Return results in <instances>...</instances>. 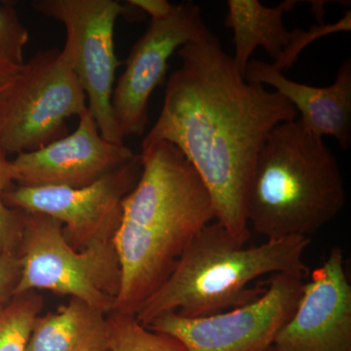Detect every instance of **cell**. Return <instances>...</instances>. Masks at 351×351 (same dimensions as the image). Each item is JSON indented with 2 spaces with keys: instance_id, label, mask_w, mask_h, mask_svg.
<instances>
[{
  "instance_id": "obj_1",
  "label": "cell",
  "mask_w": 351,
  "mask_h": 351,
  "mask_svg": "<svg viewBox=\"0 0 351 351\" xmlns=\"http://www.w3.org/2000/svg\"><path fill=\"white\" fill-rule=\"evenodd\" d=\"M178 55L181 66L142 147L176 145L209 191L216 221L247 243L245 206L256 160L272 129L295 120L297 110L276 91L246 82L211 31Z\"/></svg>"
},
{
  "instance_id": "obj_2",
  "label": "cell",
  "mask_w": 351,
  "mask_h": 351,
  "mask_svg": "<svg viewBox=\"0 0 351 351\" xmlns=\"http://www.w3.org/2000/svg\"><path fill=\"white\" fill-rule=\"evenodd\" d=\"M140 156L142 172L124 198L113 239L121 282L112 311L129 315L165 282L186 247L216 219L209 191L176 145L156 143L142 147Z\"/></svg>"
},
{
  "instance_id": "obj_3",
  "label": "cell",
  "mask_w": 351,
  "mask_h": 351,
  "mask_svg": "<svg viewBox=\"0 0 351 351\" xmlns=\"http://www.w3.org/2000/svg\"><path fill=\"white\" fill-rule=\"evenodd\" d=\"M311 239H270L247 247L219 223H210L193 239L165 282L140 307L136 319L147 327L162 314L206 317L255 301L265 288L251 287L267 274L306 278L304 254Z\"/></svg>"
},
{
  "instance_id": "obj_4",
  "label": "cell",
  "mask_w": 351,
  "mask_h": 351,
  "mask_svg": "<svg viewBox=\"0 0 351 351\" xmlns=\"http://www.w3.org/2000/svg\"><path fill=\"white\" fill-rule=\"evenodd\" d=\"M346 204L343 176L323 138L290 120L274 127L247 191V223L267 240L319 232Z\"/></svg>"
},
{
  "instance_id": "obj_5",
  "label": "cell",
  "mask_w": 351,
  "mask_h": 351,
  "mask_svg": "<svg viewBox=\"0 0 351 351\" xmlns=\"http://www.w3.org/2000/svg\"><path fill=\"white\" fill-rule=\"evenodd\" d=\"M18 256L21 274L13 295L48 290L112 313L121 282L113 242L78 252L66 242L56 219L24 213Z\"/></svg>"
},
{
  "instance_id": "obj_6",
  "label": "cell",
  "mask_w": 351,
  "mask_h": 351,
  "mask_svg": "<svg viewBox=\"0 0 351 351\" xmlns=\"http://www.w3.org/2000/svg\"><path fill=\"white\" fill-rule=\"evenodd\" d=\"M88 110L86 95L62 50L39 51L0 95V147L36 151L68 135L66 119Z\"/></svg>"
},
{
  "instance_id": "obj_7",
  "label": "cell",
  "mask_w": 351,
  "mask_h": 351,
  "mask_svg": "<svg viewBox=\"0 0 351 351\" xmlns=\"http://www.w3.org/2000/svg\"><path fill=\"white\" fill-rule=\"evenodd\" d=\"M32 7L64 25L62 52L84 90L88 110L106 140L124 143L113 117L112 98L120 64L114 27L120 16L125 15V7L115 0H34Z\"/></svg>"
},
{
  "instance_id": "obj_8",
  "label": "cell",
  "mask_w": 351,
  "mask_h": 351,
  "mask_svg": "<svg viewBox=\"0 0 351 351\" xmlns=\"http://www.w3.org/2000/svg\"><path fill=\"white\" fill-rule=\"evenodd\" d=\"M304 284L295 274H272L265 292L244 306L206 317L165 313L147 328L178 339L186 351H265L294 313Z\"/></svg>"
},
{
  "instance_id": "obj_9",
  "label": "cell",
  "mask_w": 351,
  "mask_h": 351,
  "mask_svg": "<svg viewBox=\"0 0 351 351\" xmlns=\"http://www.w3.org/2000/svg\"><path fill=\"white\" fill-rule=\"evenodd\" d=\"M141 172L142 159L137 154L130 162L84 188L18 186L4 193V202L23 213L56 219L66 242L82 252L113 242L121 221L122 203Z\"/></svg>"
},
{
  "instance_id": "obj_10",
  "label": "cell",
  "mask_w": 351,
  "mask_h": 351,
  "mask_svg": "<svg viewBox=\"0 0 351 351\" xmlns=\"http://www.w3.org/2000/svg\"><path fill=\"white\" fill-rule=\"evenodd\" d=\"M209 32L200 6L193 1L171 4L165 13L151 18L113 89V117L122 138L143 135L149 122V98L165 80L171 56Z\"/></svg>"
},
{
  "instance_id": "obj_11",
  "label": "cell",
  "mask_w": 351,
  "mask_h": 351,
  "mask_svg": "<svg viewBox=\"0 0 351 351\" xmlns=\"http://www.w3.org/2000/svg\"><path fill=\"white\" fill-rule=\"evenodd\" d=\"M276 351H351V285L339 247L304 284L294 313L277 332Z\"/></svg>"
},
{
  "instance_id": "obj_12",
  "label": "cell",
  "mask_w": 351,
  "mask_h": 351,
  "mask_svg": "<svg viewBox=\"0 0 351 351\" xmlns=\"http://www.w3.org/2000/svg\"><path fill=\"white\" fill-rule=\"evenodd\" d=\"M78 119L73 133L16 156L12 163L19 186L84 188L137 156L124 143L106 140L89 110Z\"/></svg>"
},
{
  "instance_id": "obj_13",
  "label": "cell",
  "mask_w": 351,
  "mask_h": 351,
  "mask_svg": "<svg viewBox=\"0 0 351 351\" xmlns=\"http://www.w3.org/2000/svg\"><path fill=\"white\" fill-rule=\"evenodd\" d=\"M248 82L270 85L301 114L306 130L323 138H336L341 149L351 145V60L339 68L336 80L328 87H313L288 80L272 64L251 59L245 69Z\"/></svg>"
},
{
  "instance_id": "obj_14",
  "label": "cell",
  "mask_w": 351,
  "mask_h": 351,
  "mask_svg": "<svg viewBox=\"0 0 351 351\" xmlns=\"http://www.w3.org/2000/svg\"><path fill=\"white\" fill-rule=\"evenodd\" d=\"M107 314L71 298L55 313L36 318L27 351H110Z\"/></svg>"
},
{
  "instance_id": "obj_15",
  "label": "cell",
  "mask_w": 351,
  "mask_h": 351,
  "mask_svg": "<svg viewBox=\"0 0 351 351\" xmlns=\"http://www.w3.org/2000/svg\"><path fill=\"white\" fill-rule=\"evenodd\" d=\"M299 1L286 0L276 7L263 5L258 0H228L225 25L234 34L235 68L244 77L254 51L263 47L274 61L292 39V32L283 24L284 13Z\"/></svg>"
},
{
  "instance_id": "obj_16",
  "label": "cell",
  "mask_w": 351,
  "mask_h": 351,
  "mask_svg": "<svg viewBox=\"0 0 351 351\" xmlns=\"http://www.w3.org/2000/svg\"><path fill=\"white\" fill-rule=\"evenodd\" d=\"M43 306V297L36 291L14 295L0 304V351H27Z\"/></svg>"
},
{
  "instance_id": "obj_17",
  "label": "cell",
  "mask_w": 351,
  "mask_h": 351,
  "mask_svg": "<svg viewBox=\"0 0 351 351\" xmlns=\"http://www.w3.org/2000/svg\"><path fill=\"white\" fill-rule=\"evenodd\" d=\"M110 351H186L178 339L143 326L135 315L108 313Z\"/></svg>"
},
{
  "instance_id": "obj_18",
  "label": "cell",
  "mask_w": 351,
  "mask_h": 351,
  "mask_svg": "<svg viewBox=\"0 0 351 351\" xmlns=\"http://www.w3.org/2000/svg\"><path fill=\"white\" fill-rule=\"evenodd\" d=\"M8 156L0 147V254L18 253L24 223V213L4 202V193L15 182L12 160Z\"/></svg>"
},
{
  "instance_id": "obj_19",
  "label": "cell",
  "mask_w": 351,
  "mask_h": 351,
  "mask_svg": "<svg viewBox=\"0 0 351 351\" xmlns=\"http://www.w3.org/2000/svg\"><path fill=\"white\" fill-rule=\"evenodd\" d=\"M29 31L11 2H0V57L18 66L25 63Z\"/></svg>"
},
{
  "instance_id": "obj_20",
  "label": "cell",
  "mask_w": 351,
  "mask_h": 351,
  "mask_svg": "<svg viewBox=\"0 0 351 351\" xmlns=\"http://www.w3.org/2000/svg\"><path fill=\"white\" fill-rule=\"evenodd\" d=\"M350 10L346 11L343 17L334 24H318L311 27L307 32L302 31L301 29H295L294 31H292V39H291L290 43L284 48L276 61L271 63L272 66L283 73L284 71L292 68L302 51L313 41L328 36V34H335V32H350Z\"/></svg>"
},
{
  "instance_id": "obj_21",
  "label": "cell",
  "mask_w": 351,
  "mask_h": 351,
  "mask_svg": "<svg viewBox=\"0 0 351 351\" xmlns=\"http://www.w3.org/2000/svg\"><path fill=\"white\" fill-rule=\"evenodd\" d=\"M21 274V261L18 253L0 254V304L12 297Z\"/></svg>"
},
{
  "instance_id": "obj_22",
  "label": "cell",
  "mask_w": 351,
  "mask_h": 351,
  "mask_svg": "<svg viewBox=\"0 0 351 351\" xmlns=\"http://www.w3.org/2000/svg\"><path fill=\"white\" fill-rule=\"evenodd\" d=\"M21 68L22 66H18L0 57V95L3 93L4 90L13 82L19 73Z\"/></svg>"
},
{
  "instance_id": "obj_23",
  "label": "cell",
  "mask_w": 351,
  "mask_h": 351,
  "mask_svg": "<svg viewBox=\"0 0 351 351\" xmlns=\"http://www.w3.org/2000/svg\"><path fill=\"white\" fill-rule=\"evenodd\" d=\"M265 351H276V350H274V348H272V346H270V348H267V350H265Z\"/></svg>"
},
{
  "instance_id": "obj_24",
  "label": "cell",
  "mask_w": 351,
  "mask_h": 351,
  "mask_svg": "<svg viewBox=\"0 0 351 351\" xmlns=\"http://www.w3.org/2000/svg\"></svg>"
}]
</instances>
